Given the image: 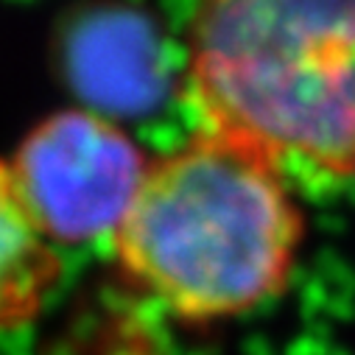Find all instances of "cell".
Returning <instances> with one entry per match:
<instances>
[{"mask_svg": "<svg viewBox=\"0 0 355 355\" xmlns=\"http://www.w3.org/2000/svg\"><path fill=\"white\" fill-rule=\"evenodd\" d=\"M302 241L297 188L213 129L148 165L112 235L123 277L185 322L232 319L275 300Z\"/></svg>", "mask_w": 355, "mask_h": 355, "instance_id": "6da1fadb", "label": "cell"}, {"mask_svg": "<svg viewBox=\"0 0 355 355\" xmlns=\"http://www.w3.org/2000/svg\"><path fill=\"white\" fill-rule=\"evenodd\" d=\"M185 81L202 129L294 188L355 176V0H196Z\"/></svg>", "mask_w": 355, "mask_h": 355, "instance_id": "7a4b0ae2", "label": "cell"}, {"mask_svg": "<svg viewBox=\"0 0 355 355\" xmlns=\"http://www.w3.org/2000/svg\"><path fill=\"white\" fill-rule=\"evenodd\" d=\"M6 165L53 243H87L115 235L151 162L110 118L67 110L34 126Z\"/></svg>", "mask_w": 355, "mask_h": 355, "instance_id": "3957f363", "label": "cell"}, {"mask_svg": "<svg viewBox=\"0 0 355 355\" xmlns=\"http://www.w3.org/2000/svg\"><path fill=\"white\" fill-rule=\"evenodd\" d=\"M62 70L93 112L132 115L165 93V53L148 17L123 6L84 9L62 34Z\"/></svg>", "mask_w": 355, "mask_h": 355, "instance_id": "277c9868", "label": "cell"}, {"mask_svg": "<svg viewBox=\"0 0 355 355\" xmlns=\"http://www.w3.org/2000/svg\"><path fill=\"white\" fill-rule=\"evenodd\" d=\"M62 280L53 241L20 199L6 159H0V330L40 316Z\"/></svg>", "mask_w": 355, "mask_h": 355, "instance_id": "5b68a950", "label": "cell"}]
</instances>
